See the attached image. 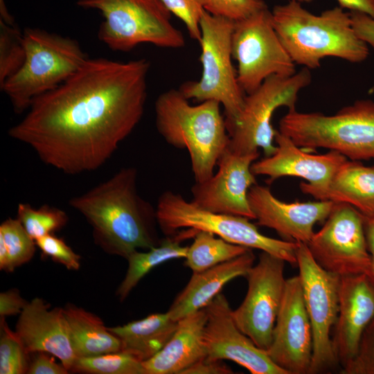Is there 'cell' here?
<instances>
[{
	"instance_id": "6da1fadb",
	"label": "cell",
	"mask_w": 374,
	"mask_h": 374,
	"mask_svg": "<svg viewBox=\"0 0 374 374\" xmlns=\"http://www.w3.org/2000/svg\"><path fill=\"white\" fill-rule=\"evenodd\" d=\"M150 67L146 59L88 58L66 80L35 98L8 134L64 173L96 170L141 121Z\"/></svg>"
},
{
	"instance_id": "7a4b0ae2",
	"label": "cell",
	"mask_w": 374,
	"mask_h": 374,
	"mask_svg": "<svg viewBox=\"0 0 374 374\" xmlns=\"http://www.w3.org/2000/svg\"><path fill=\"white\" fill-rule=\"evenodd\" d=\"M137 181L136 168H123L69 202L91 226L95 244L107 253L125 259L134 251L148 250L161 240L156 208L141 196Z\"/></svg>"
},
{
	"instance_id": "3957f363",
	"label": "cell",
	"mask_w": 374,
	"mask_h": 374,
	"mask_svg": "<svg viewBox=\"0 0 374 374\" xmlns=\"http://www.w3.org/2000/svg\"><path fill=\"white\" fill-rule=\"evenodd\" d=\"M274 27L296 64L316 69L326 57L351 63L367 59L368 46L355 33L350 12L340 7L314 15L296 1L271 10Z\"/></svg>"
},
{
	"instance_id": "277c9868",
	"label": "cell",
	"mask_w": 374,
	"mask_h": 374,
	"mask_svg": "<svg viewBox=\"0 0 374 374\" xmlns=\"http://www.w3.org/2000/svg\"><path fill=\"white\" fill-rule=\"evenodd\" d=\"M220 105L206 100L191 105L179 89L163 92L155 102L157 130L169 145L187 150L195 182L213 175L220 157L229 147Z\"/></svg>"
},
{
	"instance_id": "5b68a950",
	"label": "cell",
	"mask_w": 374,
	"mask_h": 374,
	"mask_svg": "<svg viewBox=\"0 0 374 374\" xmlns=\"http://www.w3.org/2000/svg\"><path fill=\"white\" fill-rule=\"evenodd\" d=\"M278 131L300 148H326L353 161L374 159V100H357L332 115L290 110Z\"/></svg>"
},
{
	"instance_id": "8992f818",
	"label": "cell",
	"mask_w": 374,
	"mask_h": 374,
	"mask_svg": "<svg viewBox=\"0 0 374 374\" xmlns=\"http://www.w3.org/2000/svg\"><path fill=\"white\" fill-rule=\"evenodd\" d=\"M26 51L21 67L0 86L16 114L37 97L58 87L89 58L75 40L38 28L23 32Z\"/></svg>"
},
{
	"instance_id": "52a82bcc",
	"label": "cell",
	"mask_w": 374,
	"mask_h": 374,
	"mask_svg": "<svg viewBox=\"0 0 374 374\" xmlns=\"http://www.w3.org/2000/svg\"><path fill=\"white\" fill-rule=\"evenodd\" d=\"M156 213L158 225L167 235L184 228L195 233L206 231L229 242L259 249L297 265L298 242L266 236L247 217L202 209L172 190H166L159 197Z\"/></svg>"
},
{
	"instance_id": "ba28073f",
	"label": "cell",
	"mask_w": 374,
	"mask_h": 374,
	"mask_svg": "<svg viewBox=\"0 0 374 374\" xmlns=\"http://www.w3.org/2000/svg\"><path fill=\"white\" fill-rule=\"evenodd\" d=\"M77 4L100 11L104 20L98 37L113 51L126 52L143 43L168 48L185 46L183 33L159 0H78Z\"/></svg>"
},
{
	"instance_id": "9c48e42d",
	"label": "cell",
	"mask_w": 374,
	"mask_h": 374,
	"mask_svg": "<svg viewBox=\"0 0 374 374\" xmlns=\"http://www.w3.org/2000/svg\"><path fill=\"white\" fill-rule=\"evenodd\" d=\"M234 22L204 12L200 20L199 41L202 75L198 80L186 81L179 88L188 100L220 103L224 107L225 121H232L239 116L246 96L239 84L237 71L232 63Z\"/></svg>"
},
{
	"instance_id": "30bf717a",
	"label": "cell",
	"mask_w": 374,
	"mask_h": 374,
	"mask_svg": "<svg viewBox=\"0 0 374 374\" xmlns=\"http://www.w3.org/2000/svg\"><path fill=\"white\" fill-rule=\"evenodd\" d=\"M312 80L310 69L304 67L288 77L272 75L253 92L245 96L239 116L225 121L229 136L228 148L238 154L259 152L265 157L276 150L274 145L277 130L272 125L274 112L280 107L296 109L300 91Z\"/></svg>"
},
{
	"instance_id": "8fae6325",
	"label": "cell",
	"mask_w": 374,
	"mask_h": 374,
	"mask_svg": "<svg viewBox=\"0 0 374 374\" xmlns=\"http://www.w3.org/2000/svg\"><path fill=\"white\" fill-rule=\"evenodd\" d=\"M231 51L238 63L239 84L247 94L270 76L288 77L296 72V64L274 27L268 8L234 22Z\"/></svg>"
},
{
	"instance_id": "7c38bea8",
	"label": "cell",
	"mask_w": 374,
	"mask_h": 374,
	"mask_svg": "<svg viewBox=\"0 0 374 374\" xmlns=\"http://www.w3.org/2000/svg\"><path fill=\"white\" fill-rule=\"evenodd\" d=\"M296 253L313 335L312 359L308 374L328 373L339 366L332 349L331 332L339 312L341 277L321 267L305 243L298 242Z\"/></svg>"
},
{
	"instance_id": "4fadbf2b",
	"label": "cell",
	"mask_w": 374,
	"mask_h": 374,
	"mask_svg": "<svg viewBox=\"0 0 374 374\" xmlns=\"http://www.w3.org/2000/svg\"><path fill=\"white\" fill-rule=\"evenodd\" d=\"M306 244L321 267L340 277L368 271L364 216L348 204L335 202L321 229Z\"/></svg>"
},
{
	"instance_id": "5bb4252c",
	"label": "cell",
	"mask_w": 374,
	"mask_h": 374,
	"mask_svg": "<svg viewBox=\"0 0 374 374\" xmlns=\"http://www.w3.org/2000/svg\"><path fill=\"white\" fill-rule=\"evenodd\" d=\"M285 261L262 251L258 261L249 270L248 287L240 306L232 310L238 328L260 348L267 350L285 289Z\"/></svg>"
},
{
	"instance_id": "9a60e30c",
	"label": "cell",
	"mask_w": 374,
	"mask_h": 374,
	"mask_svg": "<svg viewBox=\"0 0 374 374\" xmlns=\"http://www.w3.org/2000/svg\"><path fill=\"white\" fill-rule=\"evenodd\" d=\"M266 352L287 374L309 373L313 335L299 275L286 279L271 342Z\"/></svg>"
},
{
	"instance_id": "2e32d148",
	"label": "cell",
	"mask_w": 374,
	"mask_h": 374,
	"mask_svg": "<svg viewBox=\"0 0 374 374\" xmlns=\"http://www.w3.org/2000/svg\"><path fill=\"white\" fill-rule=\"evenodd\" d=\"M259 156V152L238 154L227 148L218 160L217 172L206 181L193 184L191 202L212 213L255 220L248 193L257 184L251 168Z\"/></svg>"
},
{
	"instance_id": "e0dca14e",
	"label": "cell",
	"mask_w": 374,
	"mask_h": 374,
	"mask_svg": "<svg viewBox=\"0 0 374 374\" xmlns=\"http://www.w3.org/2000/svg\"><path fill=\"white\" fill-rule=\"evenodd\" d=\"M204 330L206 357L230 360L252 374H287L274 363L266 350L258 348L237 326L224 294H217L206 307Z\"/></svg>"
},
{
	"instance_id": "ac0fdd59",
	"label": "cell",
	"mask_w": 374,
	"mask_h": 374,
	"mask_svg": "<svg viewBox=\"0 0 374 374\" xmlns=\"http://www.w3.org/2000/svg\"><path fill=\"white\" fill-rule=\"evenodd\" d=\"M275 141V152L254 161L252 172L268 177L270 182L283 177L302 178L306 181L301 182L299 187L310 195L327 187L337 170L348 159L334 150L321 154L306 152L278 130Z\"/></svg>"
},
{
	"instance_id": "d6986e66",
	"label": "cell",
	"mask_w": 374,
	"mask_h": 374,
	"mask_svg": "<svg viewBox=\"0 0 374 374\" xmlns=\"http://www.w3.org/2000/svg\"><path fill=\"white\" fill-rule=\"evenodd\" d=\"M248 199L258 225L274 230L284 240L305 244L314 224L325 222L335 204L329 200L285 202L257 184L249 189Z\"/></svg>"
},
{
	"instance_id": "ffe728a7",
	"label": "cell",
	"mask_w": 374,
	"mask_h": 374,
	"mask_svg": "<svg viewBox=\"0 0 374 374\" xmlns=\"http://www.w3.org/2000/svg\"><path fill=\"white\" fill-rule=\"evenodd\" d=\"M374 318V286L366 274L343 276L332 346L342 368L355 355L362 335Z\"/></svg>"
},
{
	"instance_id": "44dd1931",
	"label": "cell",
	"mask_w": 374,
	"mask_h": 374,
	"mask_svg": "<svg viewBox=\"0 0 374 374\" xmlns=\"http://www.w3.org/2000/svg\"><path fill=\"white\" fill-rule=\"evenodd\" d=\"M42 299L35 298L18 318L15 332L27 351L49 353L71 371L76 359L71 346L63 308H50Z\"/></svg>"
},
{
	"instance_id": "7402d4cb",
	"label": "cell",
	"mask_w": 374,
	"mask_h": 374,
	"mask_svg": "<svg viewBox=\"0 0 374 374\" xmlns=\"http://www.w3.org/2000/svg\"><path fill=\"white\" fill-rule=\"evenodd\" d=\"M254 261L253 251L249 249L233 259L199 272H193L167 311L171 319L178 321L204 308L227 283L237 277L246 276Z\"/></svg>"
},
{
	"instance_id": "603a6c76",
	"label": "cell",
	"mask_w": 374,
	"mask_h": 374,
	"mask_svg": "<svg viewBox=\"0 0 374 374\" xmlns=\"http://www.w3.org/2000/svg\"><path fill=\"white\" fill-rule=\"evenodd\" d=\"M206 319L204 308L178 321L173 335L163 348L143 362L146 374H182L205 357L204 330Z\"/></svg>"
},
{
	"instance_id": "cb8c5ba5",
	"label": "cell",
	"mask_w": 374,
	"mask_h": 374,
	"mask_svg": "<svg viewBox=\"0 0 374 374\" xmlns=\"http://www.w3.org/2000/svg\"><path fill=\"white\" fill-rule=\"evenodd\" d=\"M311 196L318 200L348 204L364 215L374 213V166L347 159L327 187Z\"/></svg>"
},
{
	"instance_id": "d4e9b609",
	"label": "cell",
	"mask_w": 374,
	"mask_h": 374,
	"mask_svg": "<svg viewBox=\"0 0 374 374\" xmlns=\"http://www.w3.org/2000/svg\"><path fill=\"white\" fill-rule=\"evenodd\" d=\"M177 322L166 312L151 314L143 319L108 329L119 339L121 351L144 362L163 348L173 335Z\"/></svg>"
},
{
	"instance_id": "484cf974",
	"label": "cell",
	"mask_w": 374,
	"mask_h": 374,
	"mask_svg": "<svg viewBox=\"0 0 374 374\" xmlns=\"http://www.w3.org/2000/svg\"><path fill=\"white\" fill-rule=\"evenodd\" d=\"M76 357L121 351V342L97 315L74 305L63 308Z\"/></svg>"
},
{
	"instance_id": "4316f807",
	"label": "cell",
	"mask_w": 374,
	"mask_h": 374,
	"mask_svg": "<svg viewBox=\"0 0 374 374\" xmlns=\"http://www.w3.org/2000/svg\"><path fill=\"white\" fill-rule=\"evenodd\" d=\"M181 240L178 234L161 240L157 246L146 251L132 252L127 258V270L116 291L119 300H125L139 282L155 267L172 259L184 258L188 247L181 245Z\"/></svg>"
},
{
	"instance_id": "83f0119b",
	"label": "cell",
	"mask_w": 374,
	"mask_h": 374,
	"mask_svg": "<svg viewBox=\"0 0 374 374\" xmlns=\"http://www.w3.org/2000/svg\"><path fill=\"white\" fill-rule=\"evenodd\" d=\"M249 248L229 242L206 231H197L188 247L184 264L193 272H199L233 259Z\"/></svg>"
},
{
	"instance_id": "f1b7e54d",
	"label": "cell",
	"mask_w": 374,
	"mask_h": 374,
	"mask_svg": "<svg viewBox=\"0 0 374 374\" xmlns=\"http://www.w3.org/2000/svg\"><path fill=\"white\" fill-rule=\"evenodd\" d=\"M71 371L90 374H146L143 362L123 351L78 357Z\"/></svg>"
},
{
	"instance_id": "f546056e",
	"label": "cell",
	"mask_w": 374,
	"mask_h": 374,
	"mask_svg": "<svg viewBox=\"0 0 374 374\" xmlns=\"http://www.w3.org/2000/svg\"><path fill=\"white\" fill-rule=\"evenodd\" d=\"M17 218L35 240L53 234L69 221L66 213L59 208L44 204L35 208L28 203L18 204Z\"/></svg>"
},
{
	"instance_id": "4dcf8cb0",
	"label": "cell",
	"mask_w": 374,
	"mask_h": 374,
	"mask_svg": "<svg viewBox=\"0 0 374 374\" xmlns=\"http://www.w3.org/2000/svg\"><path fill=\"white\" fill-rule=\"evenodd\" d=\"M0 327V373H27L30 353L17 332L8 326L5 317H1Z\"/></svg>"
},
{
	"instance_id": "1f68e13d",
	"label": "cell",
	"mask_w": 374,
	"mask_h": 374,
	"mask_svg": "<svg viewBox=\"0 0 374 374\" xmlns=\"http://www.w3.org/2000/svg\"><path fill=\"white\" fill-rule=\"evenodd\" d=\"M25 58L23 33L0 20V86L21 67Z\"/></svg>"
},
{
	"instance_id": "d6a6232c",
	"label": "cell",
	"mask_w": 374,
	"mask_h": 374,
	"mask_svg": "<svg viewBox=\"0 0 374 374\" xmlns=\"http://www.w3.org/2000/svg\"><path fill=\"white\" fill-rule=\"evenodd\" d=\"M0 238L6 244L12 269L29 262L33 257L35 240L17 219L8 218L0 225Z\"/></svg>"
},
{
	"instance_id": "836d02e7",
	"label": "cell",
	"mask_w": 374,
	"mask_h": 374,
	"mask_svg": "<svg viewBox=\"0 0 374 374\" xmlns=\"http://www.w3.org/2000/svg\"><path fill=\"white\" fill-rule=\"evenodd\" d=\"M204 2L206 12L233 21L244 19L267 8L263 0H204Z\"/></svg>"
},
{
	"instance_id": "e575fe53",
	"label": "cell",
	"mask_w": 374,
	"mask_h": 374,
	"mask_svg": "<svg viewBox=\"0 0 374 374\" xmlns=\"http://www.w3.org/2000/svg\"><path fill=\"white\" fill-rule=\"evenodd\" d=\"M170 14L184 24L190 38L199 42L200 20L205 11L204 0H159Z\"/></svg>"
},
{
	"instance_id": "d590c367",
	"label": "cell",
	"mask_w": 374,
	"mask_h": 374,
	"mask_svg": "<svg viewBox=\"0 0 374 374\" xmlns=\"http://www.w3.org/2000/svg\"><path fill=\"white\" fill-rule=\"evenodd\" d=\"M342 374H374V318L365 328L355 355L341 370Z\"/></svg>"
},
{
	"instance_id": "8d00e7d4",
	"label": "cell",
	"mask_w": 374,
	"mask_h": 374,
	"mask_svg": "<svg viewBox=\"0 0 374 374\" xmlns=\"http://www.w3.org/2000/svg\"><path fill=\"white\" fill-rule=\"evenodd\" d=\"M35 243L43 256L51 258L68 269L78 270L80 268L81 257L62 238L50 234L38 238Z\"/></svg>"
},
{
	"instance_id": "74e56055",
	"label": "cell",
	"mask_w": 374,
	"mask_h": 374,
	"mask_svg": "<svg viewBox=\"0 0 374 374\" xmlns=\"http://www.w3.org/2000/svg\"><path fill=\"white\" fill-rule=\"evenodd\" d=\"M30 361L27 373L28 374H66L69 371L62 365L55 362L52 355L44 353H35Z\"/></svg>"
},
{
	"instance_id": "f35d334b",
	"label": "cell",
	"mask_w": 374,
	"mask_h": 374,
	"mask_svg": "<svg viewBox=\"0 0 374 374\" xmlns=\"http://www.w3.org/2000/svg\"><path fill=\"white\" fill-rule=\"evenodd\" d=\"M350 15L357 35L374 50V18L357 12H350Z\"/></svg>"
},
{
	"instance_id": "ab89813d",
	"label": "cell",
	"mask_w": 374,
	"mask_h": 374,
	"mask_svg": "<svg viewBox=\"0 0 374 374\" xmlns=\"http://www.w3.org/2000/svg\"><path fill=\"white\" fill-rule=\"evenodd\" d=\"M28 303L17 289H11L0 294V316L6 317L20 314Z\"/></svg>"
},
{
	"instance_id": "60d3db41",
	"label": "cell",
	"mask_w": 374,
	"mask_h": 374,
	"mask_svg": "<svg viewBox=\"0 0 374 374\" xmlns=\"http://www.w3.org/2000/svg\"><path fill=\"white\" fill-rule=\"evenodd\" d=\"M233 373L229 368L222 360H212L206 357L199 359L188 368L185 369L182 374H230Z\"/></svg>"
},
{
	"instance_id": "b9f144b4",
	"label": "cell",
	"mask_w": 374,
	"mask_h": 374,
	"mask_svg": "<svg viewBox=\"0 0 374 374\" xmlns=\"http://www.w3.org/2000/svg\"><path fill=\"white\" fill-rule=\"evenodd\" d=\"M364 228L368 251L370 255V267L366 274L374 286V213L364 215Z\"/></svg>"
},
{
	"instance_id": "7bdbcfd3",
	"label": "cell",
	"mask_w": 374,
	"mask_h": 374,
	"mask_svg": "<svg viewBox=\"0 0 374 374\" xmlns=\"http://www.w3.org/2000/svg\"><path fill=\"white\" fill-rule=\"evenodd\" d=\"M339 7L350 12L366 14L374 18V0H337Z\"/></svg>"
},
{
	"instance_id": "ee69618b",
	"label": "cell",
	"mask_w": 374,
	"mask_h": 374,
	"mask_svg": "<svg viewBox=\"0 0 374 374\" xmlns=\"http://www.w3.org/2000/svg\"><path fill=\"white\" fill-rule=\"evenodd\" d=\"M290 1H298V2H300V3H310L312 0H290Z\"/></svg>"
}]
</instances>
